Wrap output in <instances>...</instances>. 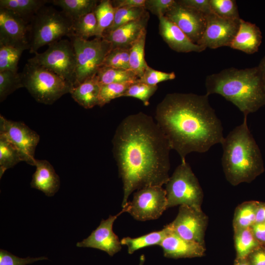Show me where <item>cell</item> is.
<instances>
[{"label":"cell","mask_w":265,"mask_h":265,"mask_svg":"<svg viewBox=\"0 0 265 265\" xmlns=\"http://www.w3.org/2000/svg\"><path fill=\"white\" fill-rule=\"evenodd\" d=\"M112 144L123 183L122 208L134 190L167 183L171 148L152 116L142 112L126 116L117 126Z\"/></svg>","instance_id":"1"},{"label":"cell","mask_w":265,"mask_h":265,"mask_svg":"<svg viewBox=\"0 0 265 265\" xmlns=\"http://www.w3.org/2000/svg\"><path fill=\"white\" fill-rule=\"evenodd\" d=\"M155 118L181 161L191 152H207L224 138L221 122L206 94L168 93L157 106Z\"/></svg>","instance_id":"2"},{"label":"cell","mask_w":265,"mask_h":265,"mask_svg":"<svg viewBox=\"0 0 265 265\" xmlns=\"http://www.w3.org/2000/svg\"><path fill=\"white\" fill-rule=\"evenodd\" d=\"M206 94H217L231 102L244 117L265 105V86L258 66L229 68L208 76Z\"/></svg>","instance_id":"3"},{"label":"cell","mask_w":265,"mask_h":265,"mask_svg":"<svg viewBox=\"0 0 265 265\" xmlns=\"http://www.w3.org/2000/svg\"><path fill=\"white\" fill-rule=\"evenodd\" d=\"M221 144L223 172L232 185L250 183L264 171L262 155L248 128L247 117L224 138Z\"/></svg>","instance_id":"4"},{"label":"cell","mask_w":265,"mask_h":265,"mask_svg":"<svg viewBox=\"0 0 265 265\" xmlns=\"http://www.w3.org/2000/svg\"><path fill=\"white\" fill-rule=\"evenodd\" d=\"M74 21L63 11L53 7H43L34 16L30 26L29 52L60 40L65 36L74 35Z\"/></svg>","instance_id":"5"},{"label":"cell","mask_w":265,"mask_h":265,"mask_svg":"<svg viewBox=\"0 0 265 265\" xmlns=\"http://www.w3.org/2000/svg\"><path fill=\"white\" fill-rule=\"evenodd\" d=\"M24 86L38 103L52 105L73 85L51 71L28 62L21 73Z\"/></svg>","instance_id":"6"},{"label":"cell","mask_w":265,"mask_h":265,"mask_svg":"<svg viewBox=\"0 0 265 265\" xmlns=\"http://www.w3.org/2000/svg\"><path fill=\"white\" fill-rule=\"evenodd\" d=\"M167 209L187 205L201 209L204 194L198 179L186 161H181L165 184Z\"/></svg>","instance_id":"7"},{"label":"cell","mask_w":265,"mask_h":265,"mask_svg":"<svg viewBox=\"0 0 265 265\" xmlns=\"http://www.w3.org/2000/svg\"><path fill=\"white\" fill-rule=\"evenodd\" d=\"M70 38L77 60L75 86L96 75L112 47L103 37H95L91 40L75 36Z\"/></svg>","instance_id":"8"},{"label":"cell","mask_w":265,"mask_h":265,"mask_svg":"<svg viewBox=\"0 0 265 265\" xmlns=\"http://www.w3.org/2000/svg\"><path fill=\"white\" fill-rule=\"evenodd\" d=\"M27 62L51 71L74 86L77 60L71 41L62 39L54 42L49 45L46 51L35 53Z\"/></svg>","instance_id":"9"},{"label":"cell","mask_w":265,"mask_h":265,"mask_svg":"<svg viewBox=\"0 0 265 265\" xmlns=\"http://www.w3.org/2000/svg\"><path fill=\"white\" fill-rule=\"evenodd\" d=\"M165 189L153 186L136 190L132 200L123 208L135 219L146 221L159 218L167 209Z\"/></svg>","instance_id":"10"},{"label":"cell","mask_w":265,"mask_h":265,"mask_svg":"<svg viewBox=\"0 0 265 265\" xmlns=\"http://www.w3.org/2000/svg\"><path fill=\"white\" fill-rule=\"evenodd\" d=\"M0 136H2L19 152L23 161L35 165L36 148L40 135L24 123L8 120L0 115Z\"/></svg>","instance_id":"11"},{"label":"cell","mask_w":265,"mask_h":265,"mask_svg":"<svg viewBox=\"0 0 265 265\" xmlns=\"http://www.w3.org/2000/svg\"><path fill=\"white\" fill-rule=\"evenodd\" d=\"M208 221L201 209L181 205L175 219L166 226L181 238L204 245Z\"/></svg>","instance_id":"12"},{"label":"cell","mask_w":265,"mask_h":265,"mask_svg":"<svg viewBox=\"0 0 265 265\" xmlns=\"http://www.w3.org/2000/svg\"><path fill=\"white\" fill-rule=\"evenodd\" d=\"M240 19H228L212 13L206 15V26L198 44L215 49L230 47L239 26Z\"/></svg>","instance_id":"13"},{"label":"cell","mask_w":265,"mask_h":265,"mask_svg":"<svg viewBox=\"0 0 265 265\" xmlns=\"http://www.w3.org/2000/svg\"><path fill=\"white\" fill-rule=\"evenodd\" d=\"M179 27L195 44H198L206 26V15L176 0L164 16Z\"/></svg>","instance_id":"14"},{"label":"cell","mask_w":265,"mask_h":265,"mask_svg":"<svg viewBox=\"0 0 265 265\" xmlns=\"http://www.w3.org/2000/svg\"><path fill=\"white\" fill-rule=\"evenodd\" d=\"M125 210L122 211L115 215H110L106 219H102L100 225L93 230L90 236L77 243L79 247L93 248L101 250L113 256L120 251L122 244L118 236L113 232V225L115 220Z\"/></svg>","instance_id":"15"},{"label":"cell","mask_w":265,"mask_h":265,"mask_svg":"<svg viewBox=\"0 0 265 265\" xmlns=\"http://www.w3.org/2000/svg\"><path fill=\"white\" fill-rule=\"evenodd\" d=\"M28 30L25 19L0 8V43L29 46L26 36Z\"/></svg>","instance_id":"16"},{"label":"cell","mask_w":265,"mask_h":265,"mask_svg":"<svg viewBox=\"0 0 265 265\" xmlns=\"http://www.w3.org/2000/svg\"><path fill=\"white\" fill-rule=\"evenodd\" d=\"M159 19V34L168 46L178 53H201L206 48L192 42L175 24L164 16Z\"/></svg>","instance_id":"17"},{"label":"cell","mask_w":265,"mask_h":265,"mask_svg":"<svg viewBox=\"0 0 265 265\" xmlns=\"http://www.w3.org/2000/svg\"><path fill=\"white\" fill-rule=\"evenodd\" d=\"M159 245L162 249L164 256L168 258L199 257L205 251L204 245L185 239L170 229Z\"/></svg>","instance_id":"18"},{"label":"cell","mask_w":265,"mask_h":265,"mask_svg":"<svg viewBox=\"0 0 265 265\" xmlns=\"http://www.w3.org/2000/svg\"><path fill=\"white\" fill-rule=\"evenodd\" d=\"M149 15L122 25L104 34L103 37L110 42L112 49H130L133 43L146 30Z\"/></svg>","instance_id":"19"},{"label":"cell","mask_w":265,"mask_h":265,"mask_svg":"<svg viewBox=\"0 0 265 265\" xmlns=\"http://www.w3.org/2000/svg\"><path fill=\"white\" fill-rule=\"evenodd\" d=\"M36 170L32 175L30 186L53 196L60 187V179L53 167L46 159H36Z\"/></svg>","instance_id":"20"},{"label":"cell","mask_w":265,"mask_h":265,"mask_svg":"<svg viewBox=\"0 0 265 265\" xmlns=\"http://www.w3.org/2000/svg\"><path fill=\"white\" fill-rule=\"evenodd\" d=\"M262 41V32L256 25L240 18L238 31L230 47L247 54L256 53Z\"/></svg>","instance_id":"21"},{"label":"cell","mask_w":265,"mask_h":265,"mask_svg":"<svg viewBox=\"0 0 265 265\" xmlns=\"http://www.w3.org/2000/svg\"><path fill=\"white\" fill-rule=\"evenodd\" d=\"M101 87V85L95 76L73 87L70 93L79 105L84 108L89 109L99 105Z\"/></svg>","instance_id":"22"},{"label":"cell","mask_w":265,"mask_h":265,"mask_svg":"<svg viewBox=\"0 0 265 265\" xmlns=\"http://www.w3.org/2000/svg\"><path fill=\"white\" fill-rule=\"evenodd\" d=\"M52 2L61 8L73 21L94 11L99 3L96 0H53Z\"/></svg>","instance_id":"23"},{"label":"cell","mask_w":265,"mask_h":265,"mask_svg":"<svg viewBox=\"0 0 265 265\" xmlns=\"http://www.w3.org/2000/svg\"><path fill=\"white\" fill-rule=\"evenodd\" d=\"M169 231V229L165 226L161 230L153 232L137 238H123L121 240V243L126 245L128 253L132 254L135 251L143 248L154 245H159Z\"/></svg>","instance_id":"24"},{"label":"cell","mask_w":265,"mask_h":265,"mask_svg":"<svg viewBox=\"0 0 265 265\" xmlns=\"http://www.w3.org/2000/svg\"><path fill=\"white\" fill-rule=\"evenodd\" d=\"M96 77L101 85L112 83H134L139 78L131 70L102 66Z\"/></svg>","instance_id":"25"},{"label":"cell","mask_w":265,"mask_h":265,"mask_svg":"<svg viewBox=\"0 0 265 265\" xmlns=\"http://www.w3.org/2000/svg\"><path fill=\"white\" fill-rule=\"evenodd\" d=\"M28 45H15L0 43V72H18V64L24 50Z\"/></svg>","instance_id":"26"},{"label":"cell","mask_w":265,"mask_h":265,"mask_svg":"<svg viewBox=\"0 0 265 265\" xmlns=\"http://www.w3.org/2000/svg\"><path fill=\"white\" fill-rule=\"evenodd\" d=\"M147 30H145L130 49V70L139 79L149 66L145 59V45Z\"/></svg>","instance_id":"27"},{"label":"cell","mask_w":265,"mask_h":265,"mask_svg":"<svg viewBox=\"0 0 265 265\" xmlns=\"http://www.w3.org/2000/svg\"><path fill=\"white\" fill-rule=\"evenodd\" d=\"M234 240L237 259L247 258L251 253L261 246L251 227L234 231Z\"/></svg>","instance_id":"28"},{"label":"cell","mask_w":265,"mask_h":265,"mask_svg":"<svg viewBox=\"0 0 265 265\" xmlns=\"http://www.w3.org/2000/svg\"><path fill=\"white\" fill-rule=\"evenodd\" d=\"M47 0H0V8L9 10L23 18L35 15Z\"/></svg>","instance_id":"29"},{"label":"cell","mask_w":265,"mask_h":265,"mask_svg":"<svg viewBox=\"0 0 265 265\" xmlns=\"http://www.w3.org/2000/svg\"><path fill=\"white\" fill-rule=\"evenodd\" d=\"M258 204L256 201H247L237 207L233 221L234 231L251 227L255 223Z\"/></svg>","instance_id":"30"},{"label":"cell","mask_w":265,"mask_h":265,"mask_svg":"<svg viewBox=\"0 0 265 265\" xmlns=\"http://www.w3.org/2000/svg\"><path fill=\"white\" fill-rule=\"evenodd\" d=\"M116 10L111 0H103L98 3L94 10L98 24L96 37H103L104 32L111 26Z\"/></svg>","instance_id":"31"},{"label":"cell","mask_w":265,"mask_h":265,"mask_svg":"<svg viewBox=\"0 0 265 265\" xmlns=\"http://www.w3.org/2000/svg\"><path fill=\"white\" fill-rule=\"evenodd\" d=\"M23 161L18 150L10 142L0 136V178L8 169Z\"/></svg>","instance_id":"32"},{"label":"cell","mask_w":265,"mask_h":265,"mask_svg":"<svg viewBox=\"0 0 265 265\" xmlns=\"http://www.w3.org/2000/svg\"><path fill=\"white\" fill-rule=\"evenodd\" d=\"M148 15H149V13L145 7L117 8L112 24L104 32V34L129 22L140 19Z\"/></svg>","instance_id":"33"},{"label":"cell","mask_w":265,"mask_h":265,"mask_svg":"<svg viewBox=\"0 0 265 265\" xmlns=\"http://www.w3.org/2000/svg\"><path fill=\"white\" fill-rule=\"evenodd\" d=\"M97 27L94 11L91 12L74 21L73 36L88 40L90 37H96Z\"/></svg>","instance_id":"34"},{"label":"cell","mask_w":265,"mask_h":265,"mask_svg":"<svg viewBox=\"0 0 265 265\" xmlns=\"http://www.w3.org/2000/svg\"><path fill=\"white\" fill-rule=\"evenodd\" d=\"M24 87L21 73L10 71L0 72V102L15 90Z\"/></svg>","instance_id":"35"},{"label":"cell","mask_w":265,"mask_h":265,"mask_svg":"<svg viewBox=\"0 0 265 265\" xmlns=\"http://www.w3.org/2000/svg\"><path fill=\"white\" fill-rule=\"evenodd\" d=\"M210 3L212 13L225 19H240L236 0H210Z\"/></svg>","instance_id":"36"},{"label":"cell","mask_w":265,"mask_h":265,"mask_svg":"<svg viewBox=\"0 0 265 265\" xmlns=\"http://www.w3.org/2000/svg\"><path fill=\"white\" fill-rule=\"evenodd\" d=\"M132 83H112L101 85L98 106L102 107L115 98L123 97Z\"/></svg>","instance_id":"37"},{"label":"cell","mask_w":265,"mask_h":265,"mask_svg":"<svg viewBox=\"0 0 265 265\" xmlns=\"http://www.w3.org/2000/svg\"><path fill=\"white\" fill-rule=\"evenodd\" d=\"M158 85H150L137 81L132 83L123 97H131L141 101L144 106L149 105V99L156 92Z\"/></svg>","instance_id":"38"},{"label":"cell","mask_w":265,"mask_h":265,"mask_svg":"<svg viewBox=\"0 0 265 265\" xmlns=\"http://www.w3.org/2000/svg\"><path fill=\"white\" fill-rule=\"evenodd\" d=\"M130 49L114 48L106 57L103 66L130 70Z\"/></svg>","instance_id":"39"},{"label":"cell","mask_w":265,"mask_h":265,"mask_svg":"<svg viewBox=\"0 0 265 265\" xmlns=\"http://www.w3.org/2000/svg\"><path fill=\"white\" fill-rule=\"evenodd\" d=\"M175 78L176 75L173 72L170 73L162 72L148 66L137 81L150 85H157L159 82L172 80Z\"/></svg>","instance_id":"40"},{"label":"cell","mask_w":265,"mask_h":265,"mask_svg":"<svg viewBox=\"0 0 265 265\" xmlns=\"http://www.w3.org/2000/svg\"><path fill=\"white\" fill-rule=\"evenodd\" d=\"M47 259L48 258L44 256L36 258L30 257L25 258H20L6 250H0V265H26L38 261Z\"/></svg>","instance_id":"41"},{"label":"cell","mask_w":265,"mask_h":265,"mask_svg":"<svg viewBox=\"0 0 265 265\" xmlns=\"http://www.w3.org/2000/svg\"><path fill=\"white\" fill-rule=\"evenodd\" d=\"M175 2V0H145V8L159 18L164 16Z\"/></svg>","instance_id":"42"},{"label":"cell","mask_w":265,"mask_h":265,"mask_svg":"<svg viewBox=\"0 0 265 265\" xmlns=\"http://www.w3.org/2000/svg\"><path fill=\"white\" fill-rule=\"evenodd\" d=\"M181 4L192 8L205 15L212 13L210 0H179Z\"/></svg>","instance_id":"43"},{"label":"cell","mask_w":265,"mask_h":265,"mask_svg":"<svg viewBox=\"0 0 265 265\" xmlns=\"http://www.w3.org/2000/svg\"><path fill=\"white\" fill-rule=\"evenodd\" d=\"M247 259L250 265H265V248L260 246L251 253Z\"/></svg>","instance_id":"44"},{"label":"cell","mask_w":265,"mask_h":265,"mask_svg":"<svg viewBox=\"0 0 265 265\" xmlns=\"http://www.w3.org/2000/svg\"><path fill=\"white\" fill-rule=\"evenodd\" d=\"M116 8L145 7V0H111Z\"/></svg>","instance_id":"45"},{"label":"cell","mask_w":265,"mask_h":265,"mask_svg":"<svg viewBox=\"0 0 265 265\" xmlns=\"http://www.w3.org/2000/svg\"><path fill=\"white\" fill-rule=\"evenodd\" d=\"M253 235L260 244L265 243V222L255 223L251 227Z\"/></svg>","instance_id":"46"},{"label":"cell","mask_w":265,"mask_h":265,"mask_svg":"<svg viewBox=\"0 0 265 265\" xmlns=\"http://www.w3.org/2000/svg\"><path fill=\"white\" fill-rule=\"evenodd\" d=\"M265 222V203L258 202L255 217V223Z\"/></svg>","instance_id":"47"},{"label":"cell","mask_w":265,"mask_h":265,"mask_svg":"<svg viewBox=\"0 0 265 265\" xmlns=\"http://www.w3.org/2000/svg\"><path fill=\"white\" fill-rule=\"evenodd\" d=\"M258 67L261 72L262 78L265 86V56L262 59Z\"/></svg>","instance_id":"48"},{"label":"cell","mask_w":265,"mask_h":265,"mask_svg":"<svg viewBox=\"0 0 265 265\" xmlns=\"http://www.w3.org/2000/svg\"><path fill=\"white\" fill-rule=\"evenodd\" d=\"M235 265H250L247 258L244 259H237Z\"/></svg>","instance_id":"49"},{"label":"cell","mask_w":265,"mask_h":265,"mask_svg":"<svg viewBox=\"0 0 265 265\" xmlns=\"http://www.w3.org/2000/svg\"><path fill=\"white\" fill-rule=\"evenodd\" d=\"M145 261V257L144 254H142L139 259V263L138 265H144Z\"/></svg>","instance_id":"50"}]
</instances>
